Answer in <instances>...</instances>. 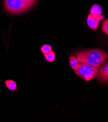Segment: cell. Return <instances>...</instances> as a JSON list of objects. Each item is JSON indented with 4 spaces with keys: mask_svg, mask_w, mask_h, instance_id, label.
Listing matches in <instances>:
<instances>
[{
    "mask_svg": "<svg viewBox=\"0 0 108 122\" xmlns=\"http://www.w3.org/2000/svg\"><path fill=\"white\" fill-rule=\"evenodd\" d=\"M76 57L79 63H85L98 69L108 58V54L103 50L93 49L79 52Z\"/></svg>",
    "mask_w": 108,
    "mask_h": 122,
    "instance_id": "6da1fadb",
    "label": "cell"
},
{
    "mask_svg": "<svg viewBox=\"0 0 108 122\" xmlns=\"http://www.w3.org/2000/svg\"><path fill=\"white\" fill-rule=\"evenodd\" d=\"M37 0H4V7L9 13L20 14L32 7Z\"/></svg>",
    "mask_w": 108,
    "mask_h": 122,
    "instance_id": "7a4b0ae2",
    "label": "cell"
},
{
    "mask_svg": "<svg viewBox=\"0 0 108 122\" xmlns=\"http://www.w3.org/2000/svg\"><path fill=\"white\" fill-rule=\"evenodd\" d=\"M74 71L77 76L89 81L98 77V69L85 63H79L77 69Z\"/></svg>",
    "mask_w": 108,
    "mask_h": 122,
    "instance_id": "3957f363",
    "label": "cell"
},
{
    "mask_svg": "<svg viewBox=\"0 0 108 122\" xmlns=\"http://www.w3.org/2000/svg\"><path fill=\"white\" fill-rule=\"evenodd\" d=\"M99 68L98 80L100 83L108 82V61L102 64Z\"/></svg>",
    "mask_w": 108,
    "mask_h": 122,
    "instance_id": "277c9868",
    "label": "cell"
},
{
    "mask_svg": "<svg viewBox=\"0 0 108 122\" xmlns=\"http://www.w3.org/2000/svg\"><path fill=\"white\" fill-rule=\"evenodd\" d=\"M102 7L99 5L95 4L91 8L90 15L95 20L100 21L104 19V16L102 15Z\"/></svg>",
    "mask_w": 108,
    "mask_h": 122,
    "instance_id": "5b68a950",
    "label": "cell"
},
{
    "mask_svg": "<svg viewBox=\"0 0 108 122\" xmlns=\"http://www.w3.org/2000/svg\"><path fill=\"white\" fill-rule=\"evenodd\" d=\"M4 83L6 88L10 91L17 92L18 91V88L16 82L12 79L6 80Z\"/></svg>",
    "mask_w": 108,
    "mask_h": 122,
    "instance_id": "8992f818",
    "label": "cell"
},
{
    "mask_svg": "<svg viewBox=\"0 0 108 122\" xmlns=\"http://www.w3.org/2000/svg\"><path fill=\"white\" fill-rule=\"evenodd\" d=\"M87 21L88 26L92 29L95 30L98 28L99 24V21L94 19L90 14H89L88 16Z\"/></svg>",
    "mask_w": 108,
    "mask_h": 122,
    "instance_id": "52a82bcc",
    "label": "cell"
},
{
    "mask_svg": "<svg viewBox=\"0 0 108 122\" xmlns=\"http://www.w3.org/2000/svg\"><path fill=\"white\" fill-rule=\"evenodd\" d=\"M69 64L72 69L74 71L76 70L78 68L79 64L77 57L71 56L69 57Z\"/></svg>",
    "mask_w": 108,
    "mask_h": 122,
    "instance_id": "ba28073f",
    "label": "cell"
},
{
    "mask_svg": "<svg viewBox=\"0 0 108 122\" xmlns=\"http://www.w3.org/2000/svg\"><path fill=\"white\" fill-rule=\"evenodd\" d=\"M44 58L47 61L49 62H52L55 60L56 55L54 51H51L49 53L44 55Z\"/></svg>",
    "mask_w": 108,
    "mask_h": 122,
    "instance_id": "9c48e42d",
    "label": "cell"
},
{
    "mask_svg": "<svg viewBox=\"0 0 108 122\" xmlns=\"http://www.w3.org/2000/svg\"><path fill=\"white\" fill-rule=\"evenodd\" d=\"M41 50L43 54L45 55V54L49 53L51 51H52V47L51 45H50L49 44H45L41 47Z\"/></svg>",
    "mask_w": 108,
    "mask_h": 122,
    "instance_id": "30bf717a",
    "label": "cell"
},
{
    "mask_svg": "<svg viewBox=\"0 0 108 122\" xmlns=\"http://www.w3.org/2000/svg\"><path fill=\"white\" fill-rule=\"evenodd\" d=\"M102 29L103 31L108 35V19L105 20L102 23Z\"/></svg>",
    "mask_w": 108,
    "mask_h": 122,
    "instance_id": "8fae6325",
    "label": "cell"
}]
</instances>
